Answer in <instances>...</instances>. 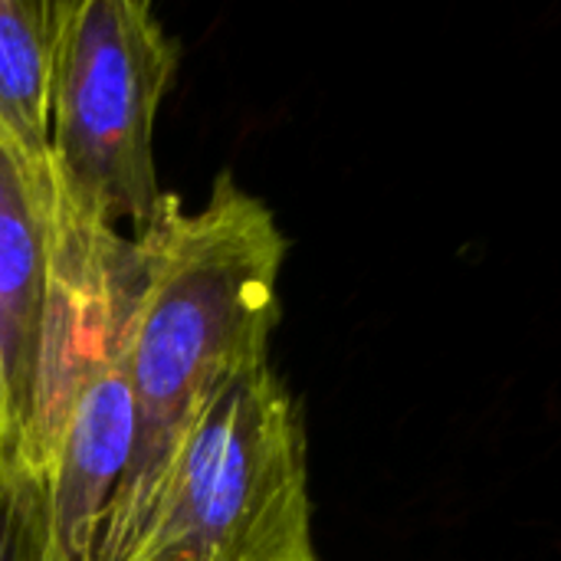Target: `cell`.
<instances>
[{
	"mask_svg": "<svg viewBox=\"0 0 561 561\" xmlns=\"http://www.w3.org/2000/svg\"><path fill=\"white\" fill-rule=\"evenodd\" d=\"M131 247L135 293L118 352L135 401V447L95 561L128 559L194 408L224 378L270 362L289 250L273 210L230 171L217 174L201 210L164 194Z\"/></svg>",
	"mask_w": 561,
	"mask_h": 561,
	"instance_id": "cell-1",
	"label": "cell"
},
{
	"mask_svg": "<svg viewBox=\"0 0 561 561\" xmlns=\"http://www.w3.org/2000/svg\"><path fill=\"white\" fill-rule=\"evenodd\" d=\"M135 293V247L82 220L49 151L0 131V450L46 480L66 404Z\"/></svg>",
	"mask_w": 561,
	"mask_h": 561,
	"instance_id": "cell-2",
	"label": "cell"
},
{
	"mask_svg": "<svg viewBox=\"0 0 561 561\" xmlns=\"http://www.w3.org/2000/svg\"><path fill=\"white\" fill-rule=\"evenodd\" d=\"M125 561H319L306 431L270 362L194 408Z\"/></svg>",
	"mask_w": 561,
	"mask_h": 561,
	"instance_id": "cell-3",
	"label": "cell"
},
{
	"mask_svg": "<svg viewBox=\"0 0 561 561\" xmlns=\"http://www.w3.org/2000/svg\"><path fill=\"white\" fill-rule=\"evenodd\" d=\"M181 49L138 0H66L49 89V164L69 207L131 240L151 224L161 191L154 118Z\"/></svg>",
	"mask_w": 561,
	"mask_h": 561,
	"instance_id": "cell-4",
	"label": "cell"
},
{
	"mask_svg": "<svg viewBox=\"0 0 561 561\" xmlns=\"http://www.w3.org/2000/svg\"><path fill=\"white\" fill-rule=\"evenodd\" d=\"M118 342L79 378L46 467L56 561H95L102 519L131 460L135 401Z\"/></svg>",
	"mask_w": 561,
	"mask_h": 561,
	"instance_id": "cell-5",
	"label": "cell"
},
{
	"mask_svg": "<svg viewBox=\"0 0 561 561\" xmlns=\"http://www.w3.org/2000/svg\"><path fill=\"white\" fill-rule=\"evenodd\" d=\"M66 0H0V131L33 151L49 141L53 59Z\"/></svg>",
	"mask_w": 561,
	"mask_h": 561,
	"instance_id": "cell-6",
	"label": "cell"
},
{
	"mask_svg": "<svg viewBox=\"0 0 561 561\" xmlns=\"http://www.w3.org/2000/svg\"><path fill=\"white\" fill-rule=\"evenodd\" d=\"M0 561H56L49 490L0 450Z\"/></svg>",
	"mask_w": 561,
	"mask_h": 561,
	"instance_id": "cell-7",
	"label": "cell"
}]
</instances>
